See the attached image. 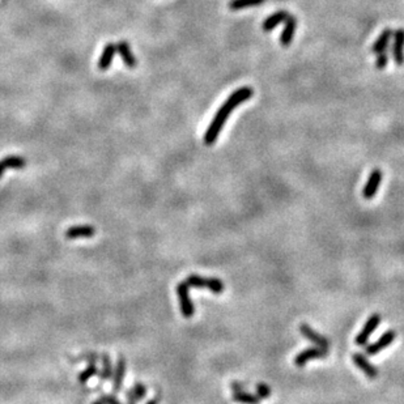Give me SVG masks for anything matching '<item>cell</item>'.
Masks as SVG:
<instances>
[{
  "label": "cell",
  "instance_id": "cell-1",
  "mask_svg": "<svg viewBox=\"0 0 404 404\" xmlns=\"http://www.w3.org/2000/svg\"><path fill=\"white\" fill-rule=\"evenodd\" d=\"M253 96L254 89L251 86H241V88L235 89L232 94L226 98L224 104L220 106V109L216 111L215 116L212 118L208 128L205 130L204 137H203V141H204L205 146H213L215 141L220 136L221 130L225 126L226 119L230 116L232 111L234 110L235 107L246 102L247 100L253 98Z\"/></svg>",
  "mask_w": 404,
  "mask_h": 404
},
{
  "label": "cell",
  "instance_id": "cell-2",
  "mask_svg": "<svg viewBox=\"0 0 404 404\" xmlns=\"http://www.w3.org/2000/svg\"><path fill=\"white\" fill-rule=\"evenodd\" d=\"M190 288H208L212 293L221 294L225 289L224 282L217 277H203L199 275H190L184 280Z\"/></svg>",
  "mask_w": 404,
  "mask_h": 404
},
{
  "label": "cell",
  "instance_id": "cell-3",
  "mask_svg": "<svg viewBox=\"0 0 404 404\" xmlns=\"http://www.w3.org/2000/svg\"><path fill=\"white\" fill-rule=\"evenodd\" d=\"M177 294H178L179 306H181V313L184 318H191L195 314V306H194L193 301L190 297V287L187 282L181 281L177 286Z\"/></svg>",
  "mask_w": 404,
  "mask_h": 404
},
{
  "label": "cell",
  "instance_id": "cell-4",
  "mask_svg": "<svg viewBox=\"0 0 404 404\" xmlns=\"http://www.w3.org/2000/svg\"><path fill=\"white\" fill-rule=\"evenodd\" d=\"M327 356H328V351L327 349H323V348H319L315 345V347L306 348V349L301 351L300 353H297V356L294 357V365L297 366V368H303L312 360L326 359Z\"/></svg>",
  "mask_w": 404,
  "mask_h": 404
},
{
  "label": "cell",
  "instance_id": "cell-5",
  "mask_svg": "<svg viewBox=\"0 0 404 404\" xmlns=\"http://www.w3.org/2000/svg\"><path fill=\"white\" fill-rule=\"evenodd\" d=\"M381 321H382V318H381V315L377 314V313L370 315L368 321H366V323L364 324L363 330L360 331L359 335L356 336L354 343H356L359 347H365V345L368 344L369 338L372 336V334L374 332V331L378 328V326H379Z\"/></svg>",
  "mask_w": 404,
  "mask_h": 404
},
{
  "label": "cell",
  "instance_id": "cell-6",
  "mask_svg": "<svg viewBox=\"0 0 404 404\" xmlns=\"http://www.w3.org/2000/svg\"><path fill=\"white\" fill-rule=\"evenodd\" d=\"M396 336H398L396 331H394V330L386 331V332H385L384 335L381 336V338L377 340V342L372 343V344L366 345L365 353L368 354V356H375V354L379 353L381 351H384L385 348L389 347V345L391 344V343L396 339Z\"/></svg>",
  "mask_w": 404,
  "mask_h": 404
},
{
  "label": "cell",
  "instance_id": "cell-7",
  "mask_svg": "<svg viewBox=\"0 0 404 404\" xmlns=\"http://www.w3.org/2000/svg\"><path fill=\"white\" fill-rule=\"evenodd\" d=\"M392 38H394V42H392V47H391V54L392 58H394V62H395L396 65L401 67L404 65V29L403 28H399L394 32L392 34Z\"/></svg>",
  "mask_w": 404,
  "mask_h": 404
},
{
  "label": "cell",
  "instance_id": "cell-8",
  "mask_svg": "<svg viewBox=\"0 0 404 404\" xmlns=\"http://www.w3.org/2000/svg\"><path fill=\"white\" fill-rule=\"evenodd\" d=\"M300 332L303 338H306L307 340H310L313 344H315L317 347L323 348V349H327V351H328V348H330V343H328V340H327L323 335L317 332L312 326H309L307 323H301Z\"/></svg>",
  "mask_w": 404,
  "mask_h": 404
},
{
  "label": "cell",
  "instance_id": "cell-9",
  "mask_svg": "<svg viewBox=\"0 0 404 404\" xmlns=\"http://www.w3.org/2000/svg\"><path fill=\"white\" fill-rule=\"evenodd\" d=\"M352 361H353L354 365L369 378V379H375L378 377V369L373 365L370 361L368 360V357L365 356L364 353H360V352H356L352 356Z\"/></svg>",
  "mask_w": 404,
  "mask_h": 404
},
{
  "label": "cell",
  "instance_id": "cell-10",
  "mask_svg": "<svg viewBox=\"0 0 404 404\" xmlns=\"http://www.w3.org/2000/svg\"><path fill=\"white\" fill-rule=\"evenodd\" d=\"M381 181H382V172L379 169H374L372 170L370 176H369L368 182L364 186L363 190V196L364 199L370 200L373 199L375 196V194L378 193V188L381 186Z\"/></svg>",
  "mask_w": 404,
  "mask_h": 404
},
{
  "label": "cell",
  "instance_id": "cell-11",
  "mask_svg": "<svg viewBox=\"0 0 404 404\" xmlns=\"http://www.w3.org/2000/svg\"><path fill=\"white\" fill-rule=\"evenodd\" d=\"M296 29H297V18L294 17L293 15H289V17L286 20V27H284L279 37L280 45L284 46V47L291 46V43L293 42L294 34H296Z\"/></svg>",
  "mask_w": 404,
  "mask_h": 404
},
{
  "label": "cell",
  "instance_id": "cell-12",
  "mask_svg": "<svg viewBox=\"0 0 404 404\" xmlns=\"http://www.w3.org/2000/svg\"><path fill=\"white\" fill-rule=\"evenodd\" d=\"M126 370H127V363H126V359L123 356H119L118 359V364H116V368L114 370V381H113V392L116 394L122 390L123 387V381H125L126 377Z\"/></svg>",
  "mask_w": 404,
  "mask_h": 404
},
{
  "label": "cell",
  "instance_id": "cell-13",
  "mask_svg": "<svg viewBox=\"0 0 404 404\" xmlns=\"http://www.w3.org/2000/svg\"><path fill=\"white\" fill-rule=\"evenodd\" d=\"M96 234L94 226L90 225H76L71 226L65 230L67 240H79V238H89Z\"/></svg>",
  "mask_w": 404,
  "mask_h": 404
},
{
  "label": "cell",
  "instance_id": "cell-14",
  "mask_svg": "<svg viewBox=\"0 0 404 404\" xmlns=\"http://www.w3.org/2000/svg\"><path fill=\"white\" fill-rule=\"evenodd\" d=\"M27 167V160L21 156H8L0 160V179L7 169H24Z\"/></svg>",
  "mask_w": 404,
  "mask_h": 404
},
{
  "label": "cell",
  "instance_id": "cell-15",
  "mask_svg": "<svg viewBox=\"0 0 404 404\" xmlns=\"http://www.w3.org/2000/svg\"><path fill=\"white\" fill-rule=\"evenodd\" d=\"M116 53L121 55L123 63L127 65L128 68H135V67H136L137 60L136 58H135L134 54H132V51H131V47L127 42L126 41L118 42V43H116Z\"/></svg>",
  "mask_w": 404,
  "mask_h": 404
},
{
  "label": "cell",
  "instance_id": "cell-16",
  "mask_svg": "<svg viewBox=\"0 0 404 404\" xmlns=\"http://www.w3.org/2000/svg\"><path fill=\"white\" fill-rule=\"evenodd\" d=\"M288 17H289V12H287L284 9H282V11H277V12H275L274 15L268 16V17L263 21V24H262L263 32L266 33L272 32L277 25H280L281 22H286V20Z\"/></svg>",
  "mask_w": 404,
  "mask_h": 404
},
{
  "label": "cell",
  "instance_id": "cell-17",
  "mask_svg": "<svg viewBox=\"0 0 404 404\" xmlns=\"http://www.w3.org/2000/svg\"><path fill=\"white\" fill-rule=\"evenodd\" d=\"M392 34H394V32H392L391 28H386V29H384V32L381 33V36L378 37L377 41L373 43L370 51H372L373 54H377V55L381 53H384V51H386L390 45V39L392 38Z\"/></svg>",
  "mask_w": 404,
  "mask_h": 404
},
{
  "label": "cell",
  "instance_id": "cell-18",
  "mask_svg": "<svg viewBox=\"0 0 404 404\" xmlns=\"http://www.w3.org/2000/svg\"><path fill=\"white\" fill-rule=\"evenodd\" d=\"M115 54H116V45H114V43H107V45L105 46L104 50H102L101 57L98 59V68L101 69V71H106V69L110 67L111 63H113L114 55H115Z\"/></svg>",
  "mask_w": 404,
  "mask_h": 404
},
{
  "label": "cell",
  "instance_id": "cell-19",
  "mask_svg": "<svg viewBox=\"0 0 404 404\" xmlns=\"http://www.w3.org/2000/svg\"><path fill=\"white\" fill-rule=\"evenodd\" d=\"M232 399L233 401H235V403H241V404H260L262 401V399L259 398L256 394H251V392H247V391L233 392Z\"/></svg>",
  "mask_w": 404,
  "mask_h": 404
},
{
  "label": "cell",
  "instance_id": "cell-20",
  "mask_svg": "<svg viewBox=\"0 0 404 404\" xmlns=\"http://www.w3.org/2000/svg\"><path fill=\"white\" fill-rule=\"evenodd\" d=\"M146 395H147V386L143 384H140V382H137L132 389L128 390V391L126 392L127 400L135 401V403H137L139 400L146 398Z\"/></svg>",
  "mask_w": 404,
  "mask_h": 404
},
{
  "label": "cell",
  "instance_id": "cell-21",
  "mask_svg": "<svg viewBox=\"0 0 404 404\" xmlns=\"http://www.w3.org/2000/svg\"><path fill=\"white\" fill-rule=\"evenodd\" d=\"M101 361H102V370H101V374H100V379H101V382H106V381L111 379L114 375L113 364H111L110 356L106 353L102 354Z\"/></svg>",
  "mask_w": 404,
  "mask_h": 404
},
{
  "label": "cell",
  "instance_id": "cell-22",
  "mask_svg": "<svg viewBox=\"0 0 404 404\" xmlns=\"http://www.w3.org/2000/svg\"><path fill=\"white\" fill-rule=\"evenodd\" d=\"M266 0H230L228 3L229 9L232 11H242V9L250 8V7L262 6Z\"/></svg>",
  "mask_w": 404,
  "mask_h": 404
},
{
  "label": "cell",
  "instance_id": "cell-23",
  "mask_svg": "<svg viewBox=\"0 0 404 404\" xmlns=\"http://www.w3.org/2000/svg\"><path fill=\"white\" fill-rule=\"evenodd\" d=\"M96 364H97V361H88V366H86L85 370H83V372L79 374V382L85 384L88 379L98 375V368Z\"/></svg>",
  "mask_w": 404,
  "mask_h": 404
},
{
  "label": "cell",
  "instance_id": "cell-24",
  "mask_svg": "<svg viewBox=\"0 0 404 404\" xmlns=\"http://www.w3.org/2000/svg\"><path fill=\"white\" fill-rule=\"evenodd\" d=\"M255 390H256V395H258L262 400H263V399H268L271 396V394H272L271 387L268 386V385H266L265 382H260V384L256 385Z\"/></svg>",
  "mask_w": 404,
  "mask_h": 404
},
{
  "label": "cell",
  "instance_id": "cell-25",
  "mask_svg": "<svg viewBox=\"0 0 404 404\" xmlns=\"http://www.w3.org/2000/svg\"><path fill=\"white\" fill-rule=\"evenodd\" d=\"M389 58H390L389 50H386V51H384V53L378 54L377 60H375V68H377V69L386 68L387 64H389Z\"/></svg>",
  "mask_w": 404,
  "mask_h": 404
},
{
  "label": "cell",
  "instance_id": "cell-26",
  "mask_svg": "<svg viewBox=\"0 0 404 404\" xmlns=\"http://www.w3.org/2000/svg\"><path fill=\"white\" fill-rule=\"evenodd\" d=\"M81 360H85L86 363H88V361H98V360H101V356H100L97 352H86L85 354H80V356L76 357V359H72V361H74V363H78V361H81Z\"/></svg>",
  "mask_w": 404,
  "mask_h": 404
},
{
  "label": "cell",
  "instance_id": "cell-27",
  "mask_svg": "<svg viewBox=\"0 0 404 404\" xmlns=\"http://www.w3.org/2000/svg\"><path fill=\"white\" fill-rule=\"evenodd\" d=\"M98 400L101 401L102 404H122L121 401L118 400V399L115 398L114 395H110V394H104V395L100 396V399Z\"/></svg>",
  "mask_w": 404,
  "mask_h": 404
},
{
  "label": "cell",
  "instance_id": "cell-28",
  "mask_svg": "<svg viewBox=\"0 0 404 404\" xmlns=\"http://www.w3.org/2000/svg\"><path fill=\"white\" fill-rule=\"evenodd\" d=\"M230 389L233 390V392L245 391V385L241 384V382H232V385H230Z\"/></svg>",
  "mask_w": 404,
  "mask_h": 404
},
{
  "label": "cell",
  "instance_id": "cell-29",
  "mask_svg": "<svg viewBox=\"0 0 404 404\" xmlns=\"http://www.w3.org/2000/svg\"><path fill=\"white\" fill-rule=\"evenodd\" d=\"M160 401H161V392H158L157 395H156L153 399H151L147 404H160Z\"/></svg>",
  "mask_w": 404,
  "mask_h": 404
},
{
  "label": "cell",
  "instance_id": "cell-30",
  "mask_svg": "<svg viewBox=\"0 0 404 404\" xmlns=\"http://www.w3.org/2000/svg\"><path fill=\"white\" fill-rule=\"evenodd\" d=\"M92 404H102V403H101V401H100V400H96V401H93Z\"/></svg>",
  "mask_w": 404,
  "mask_h": 404
},
{
  "label": "cell",
  "instance_id": "cell-31",
  "mask_svg": "<svg viewBox=\"0 0 404 404\" xmlns=\"http://www.w3.org/2000/svg\"><path fill=\"white\" fill-rule=\"evenodd\" d=\"M128 404H136L135 401H128Z\"/></svg>",
  "mask_w": 404,
  "mask_h": 404
}]
</instances>
